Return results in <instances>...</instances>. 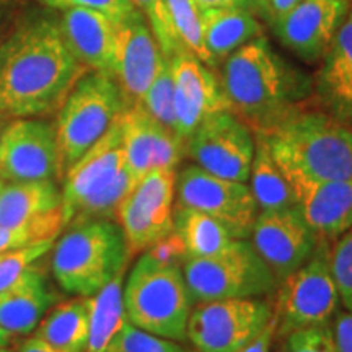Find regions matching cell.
<instances>
[{
    "mask_svg": "<svg viewBox=\"0 0 352 352\" xmlns=\"http://www.w3.org/2000/svg\"><path fill=\"white\" fill-rule=\"evenodd\" d=\"M132 3L147 19L153 32V36H155L158 46H160L162 54L166 57H175L176 54L184 52L175 36L173 30H171L165 0H132Z\"/></svg>",
    "mask_w": 352,
    "mask_h": 352,
    "instance_id": "35",
    "label": "cell"
},
{
    "mask_svg": "<svg viewBox=\"0 0 352 352\" xmlns=\"http://www.w3.org/2000/svg\"><path fill=\"white\" fill-rule=\"evenodd\" d=\"M54 240H44L19 250L0 253V290L12 285L30 266L46 256L52 250Z\"/></svg>",
    "mask_w": 352,
    "mask_h": 352,
    "instance_id": "34",
    "label": "cell"
},
{
    "mask_svg": "<svg viewBox=\"0 0 352 352\" xmlns=\"http://www.w3.org/2000/svg\"><path fill=\"white\" fill-rule=\"evenodd\" d=\"M126 318L135 328L176 342L186 341L192 298L179 264L140 254L122 289Z\"/></svg>",
    "mask_w": 352,
    "mask_h": 352,
    "instance_id": "6",
    "label": "cell"
},
{
    "mask_svg": "<svg viewBox=\"0 0 352 352\" xmlns=\"http://www.w3.org/2000/svg\"><path fill=\"white\" fill-rule=\"evenodd\" d=\"M57 15L65 43L78 63L87 70L111 76L116 21L88 8H69Z\"/></svg>",
    "mask_w": 352,
    "mask_h": 352,
    "instance_id": "23",
    "label": "cell"
},
{
    "mask_svg": "<svg viewBox=\"0 0 352 352\" xmlns=\"http://www.w3.org/2000/svg\"><path fill=\"white\" fill-rule=\"evenodd\" d=\"M331 270L341 303L352 314V230L344 233L331 248Z\"/></svg>",
    "mask_w": 352,
    "mask_h": 352,
    "instance_id": "36",
    "label": "cell"
},
{
    "mask_svg": "<svg viewBox=\"0 0 352 352\" xmlns=\"http://www.w3.org/2000/svg\"><path fill=\"white\" fill-rule=\"evenodd\" d=\"M39 6L60 12L69 8H88L108 15L114 21H120L134 10L132 0H34Z\"/></svg>",
    "mask_w": 352,
    "mask_h": 352,
    "instance_id": "38",
    "label": "cell"
},
{
    "mask_svg": "<svg viewBox=\"0 0 352 352\" xmlns=\"http://www.w3.org/2000/svg\"><path fill=\"white\" fill-rule=\"evenodd\" d=\"M277 336V320L272 315L270 323L266 324V328L258 334L252 342H248L245 347H241L239 352H271L272 341Z\"/></svg>",
    "mask_w": 352,
    "mask_h": 352,
    "instance_id": "41",
    "label": "cell"
},
{
    "mask_svg": "<svg viewBox=\"0 0 352 352\" xmlns=\"http://www.w3.org/2000/svg\"><path fill=\"white\" fill-rule=\"evenodd\" d=\"M3 184H6V182H3V179H2V176H0V189L3 188Z\"/></svg>",
    "mask_w": 352,
    "mask_h": 352,
    "instance_id": "48",
    "label": "cell"
},
{
    "mask_svg": "<svg viewBox=\"0 0 352 352\" xmlns=\"http://www.w3.org/2000/svg\"><path fill=\"white\" fill-rule=\"evenodd\" d=\"M199 10L202 8H240L263 21V0H195Z\"/></svg>",
    "mask_w": 352,
    "mask_h": 352,
    "instance_id": "40",
    "label": "cell"
},
{
    "mask_svg": "<svg viewBox=\"0 0 352 352\" xmlns=\"http://www.w3.org/2000/svg\"><path fill=\"white\" fill-rule=\"evenodd\" d=\"M170 60L175 87L176 134L186 142L206 118L230 109V104L212 67L189 52L176 54Z\"/></svg>",
    "mask_w": 352,
    "mask_h": 352,
    "instance_id": "19",
    "label": "cell"
},
{
    "mask_svg": "<svg viewBox=\"0 0 352 352\" xmlns=\"http://www.w3.org/2000/svg\"><path fill=\"white\" fill-rule=\"evenodd\" d=\"M277 287V336L284 338L297 329L331 323L341 298L331 270L329 241H318L310 259Z\"/></svg>",
    "mask_w": 352,
    "mask_h": 352,
    "instance_id": "9",
    "label": "cell"
},
{
    "mask_svg": "<svg viewBox=\"0 0 352 352\" xmlns=\"http://www.w3.org/2000/svg\"><path fill=\"white\" fill-rule=\"evenodd\" d=\"M162 57L151 25L138 7L116 21L111 76L120 85L127 107L138 104L151 87Z\"/></svg>",
    "mask_w": 352,
    "mask_h": 352,
    "instance_id": "17",
    "label": "cell"
},
{
    "mask_svg": "<svg viewBox=\"0 0 352 352\" xmlns=\"http://www.w3.org/2000/svg\"><path fill=\"white\" fill-rule=\"evenodd\" d=\"M352 0H302L270 25L280 46L305 64L323 59L344 23Z\"/></svg>",
    "mask_w": 352,
    "mask_h": 352,
    "instance_id": "15",
    "label": "cell"
},
{
    "mask_svg": "<svg viewBox=\"0 0 352 352\" xmlns=\"http://www.w3.org/2000/svg\"><path fill=\"white\" fill-rule=\"evenodd\" d=\"M186 155L210 175L248 183L256 151L254 132L230 109L210 114L184 142Z\"/></svg>",
    "mask_w": 352,
    "mask_h": 352,
    "instance_id": "11",
    "label": "cell"
},
{
    "mask_svg": "<svg viewBox=\"0 0 352 352\" xmlns=\"http://www.w3.org/2000/svg\"><path fill=\"white\" fill-rule=\"evenodd\" d=\"M104 352H196L176 342L135 328L129 321L113 338Z\"/></svg>",
    "mask_w": 352,
    "mask_h": 352,
    "instance_id": "33",
    "label": "cell"
},
{
    "mask_svg": "<svg viewBox=\"0 0 352 352\" xmlns=\"http://www.w3.org/2000/svg\"><path fill=\"white\" fill-rule=\"evenodd\" d=\"M250 239L253 248L272 271L277 284L305 264L320 241L296 206L259 212Z\"/></svg>",
    "mask_w": 352,
    "mask_h": 352,
    "instance_id": "16",
    "label": "cell"
},
{
    "mask_svg": "<svg viewBox=\"0 0 352 352\" xmlns=\"http://www.w3.org/2000/svg\"><path fill=\"white\" fill-rule=\"evenodd\" d=\"M51 8H30L0 41V114L10 120L56 113L85 72Z\"/></svg>",
    "mask_w": 352,
    "mask_h": 352,
    "instance_id": "1",
    "label": "cell"
},
{
    "mask_svg": "<svg viewBox=\"0 0 352 352\" xmlns=\"http://www.w3.org/2000/svg\"><path fill=\"white\" fill-rule=\"evenodd\" d=\"M199 16L202 39L212 67L263 34V21L240 8H202Z\"/></svg>",
    "mask_w": 352,
    "mask_h": 352,
    "instance_id": "24",
    "label": "cell"
},
{
    "mask_svg": "<svg viewBox=\"0 0 352 352\" xmlns=\"http://www.w3.org/2000/svg\"><path fill=\"white\" fill-rule=\"evenodd\" d=\"M0 176L3 182L63 178L54 122L12 120L0 138Z\"/></svg>",
    "mask_w": 352,
    "mask_h": 352,
    "instance_id": "14",
    "label": "cell"
},
{
    "mask_svg": "<svg viewBox=\"0 0 352 352\" xmlns=\"http://www.w3.org/2000/svg\"><path fill=\"white\" fill-rule=\"evenodd\" d=\"M121 126L126 165L138 182L151 170H176L186 155L184 140L148 116L139 104L122 113Z\"/></svg>",
    "mask_w": 352,
    "mask_h": 352,
    "instance_id": "20",
    "label": "cell"
},
{
    "mask_svg": "<svg viewBox=\"0 0 352 352\" xmlns=\"http://www.w3.org/2000/svg\"><path fill=\"white\" fill-rule=\"evenodd\" d=\"M272 158L283 171L314 179L352 178V127L320 107L307 104L264 132Z\"/></svg>",
    "mask_w": 352,
    "mask_h": 352,
    "instance_id": "3",
    "label": "cell"
},
{
    "mask_svg": "<svg viewBox=\"0 0 352 352\" xmlns=\"http://www.w3.org/2000/svg\"><path fill=\"white\" fill-rule=\"evenodd\" d=\"M318 107L342 124L352 127V6L314 77Z\"/></svg>",
    "mask_w": 352,
    "mask_h": 352,
    "instance_id": "21",
    "label": "cell"
},
{
    "mask_svg": "<svg viewBox=\"0 0 352 352\" xmlns=\"http://www.w3.org/2000/svg\"><path fill=\"white\" fill-rule=\"evenodd\" d=\"M178 204L191 208L222 223L233 239L246 240L259 210L246 183L210 175L197 165H186L176 175Z\"/></svg>",
    "mask_w": 352,
    "mask_h": 352,
    "instance_id": "12",
    "label": "cell"
},
{
    "mask_svg": "<svg viewBox=\"0 0 352 352\" xmlns=\"http://www.w3.org/2000/svg\"><path fill=\"white\" fill-rule=\"evenodd\" d=\"M39 261L30 266L12 285L0 290V328L10 334L12 340L33 334L57 300Z\"/></svg>",
    "mask_w": 352,
    "mask_h": 352,
    "instance_id": "22",
    "label": "cell"
},
{
    "mask_svg": "<svg viewBox=\"0 0 352 352\" xmlns=\"http://www.w3.org/2000/svg\"><path fill=\"white\" fill-rule=\"evenodd\" d=\"M33 334L56 349L85 352L88 344V297H77L52 307Z\"/></svg>",
    "mask_w": 352,
    "mask_h": 352,
    "instance_id": "26",
    "label": "cell"
},
{
    "mask_svg": "<svg viewBox=\"0 0 352 352\" xmlns=\"http://www.w3.org/2000/svg\"><path fill=\"white\" fill-rule=\"evenodd\" d=\"M124 271L109 280L95 296L88 297V344L85 352H104L127 321L122 300Z\"/></svg>",
    "mask_w": 352,
    "mask_h": 352,
    "instance_id": "27",
    "label": "cell"
},
{
    "mask_svg": "<svg viewBox=\"0 0 352 352\" xmlns=\"http://www.w3.org/2000/svg\"><path fill=\"white\" fill-rule=\"evenodd\" d=\"M64 230L63 209L16 226H0V253L19 250L44 240H56Z\"/></svg>",
    "mask_w": 352,
    "mask_h": 352,
    "instance_id": "31",
    "label": "cell"
},
{
    "mask_svg": "<svg viewBox=\"0 0 352 352\" xmlns=\"http://www.w3.org/2000/svg\"><path fill=\"white\" fill-rule=\"evenodd\" d=\"M63 209V191L54 179L6 182L0 189V226H16Z\"/></svg>",
    "mask_w": 352,
    "mask_h": 352,
    "instance_id": "25",
    "label": "cell"
},
{
    "mask_svg": "<svg viewBox=\"0 0 352 352\" xmlns=\"http://www.w3.org/2000/svg\"><path fill=\"white\" fill-rule=\"evenodd\" d=\"M7 6H8V0H0V26H2V20L3 16H6Z\"/></svg>",
    "mask_w": 352,
    "mask_h": 352,
    "instance_id": "46",
    "label": "cell"
},
{
    "mask_svg": "<svg viewBox=\"0 0 352 352\" xmlns=\"http://www.w3.org/2000/svg\"><path fill=\"white\" fill-rule=\"evenodd\" d=\"M173 232L183 243L188 259L212 256L235 240L215 219L179 204L173 208Z\"/></svg>",
    "mask_w": 352,
    "mask_h": 352,
    "instance_id": "28",
    "label": "cell"
},
{
    "mask_svg": "<svg viewBox=\"0 0 352 352\" xmlns=\"http://www.w3.org/2000/svg\"><path fill=\"white\" fill-rule=\"evenodd\" d=\"M296 197V208L320 241L341 239L352 228V178L314 179L283 171Z\"/></svg>",
    "mask_w": 352,
    "mask_h": 352,
    "instance_id": "18",
    "label": "cell"
},
{
    "mask_svg": "<svg viewBox=\"0 0 352 352\" xmlns=\"http://www.w3.org/2000/svg\"><path fill=\"white\" fill-rule=\"evenodd\" d=\"M13 352H64V351L56 349V347H52L51 344H47V342L39 340V338L34 336V334H30V336H26L25 340L20 342L19 347H16Z\"/></svg>",
    "mask_w": 352,
    "mask_h": 352,
    "instance_id": "43",
    "label": "cell"
},
{
    "mask_svg": "<svg viewBox=\"0 0 352 352\" xmlns=\"http://www.w3.org/2000/svg\"><path fill=\"white\" fill-rule=\"evenodd\" d=\"M0 352H13L10 349V346H0Z\"/></svg>",
    "mask_w": 352,
    "mask_h": 352,
    "instance_id": "47",
    "label": "cell"
},
{
    "mask_svg": "<svg viewBox=\"0 0 352 352\" xmlns=\"http://www.w3.org/2000/svg\"><path fill=\"white\" fill-rule=\"evenodd\" d=\"M63 179L64 228L80 220H116L118 208L138 183L126 165L121 118L65 171Z\"/></svg>",
    "mask_w": 352,
    "mask_h": 352,
    "instance_id": "4",
    "label": "cell"
},
{
    "mask_svg": "<svg viewBox=\"0 0 352 352\" xmlns=\"http://www.w3.org/2000/svg\"><path fill=\"white\" fill-rule=\"evenodd\" d=\"M274 308L261 298L199 302L188 320L186 340L196 352H239L270 323Z\"/></svg>",
    "mask_w": 352,
    "mask_h": 352,
    "instance_id": "10",
    "label": "cell"
},
{
    "mask_svg": "<svg viewBox=\"0 0 352 352\" xmlns=\"http://www.w3.org/2000/svg\"><path fill=\"white\" fill-rule=\"evenodd\" d=\"M220 83L230 109L253 132H264L310 104L314 77L289 63L264 34L220 64Z\"/></svg>",
    "mask_w": 352,
    "mask_h": 352,
    "instance_id": "2",
    "label": "cell"
},
{
    "mask_svg": "<svg viewBox=\"0 0 352 352\" xmlns=\"http://www.w3.org/2000/svg\"><path fill=\"white\" fill-rule=\"evenodd\" d=\"M333 334L338 352H352V314L341 311L334 316Z\"/></svg>",
    "mask_w": 352,
    "mask_h": 352,
    "instance_id": "39",
    "label": "cell"
},
{
    "mask_svg": "<svg viewBox=\"0 0 352 352\" xmlns=\"http://www.w3.org/2000/svg\"><path fill=\"white\" fill-rule=\"evenodd\" d=\"M138 104L157 122L176 132L175 87L170 57H162L160 67H158L151 87L147 88Z\"/></svg>",
    "mask_w": 352,
    "mask_h": 352,
    "instance_id": "32",
    "label": "cell"
},
{
    "mask_svg": "<svg viewBox=\"0 0 352 352\" xmlns=\"http://www.w3.org/2000/svg\"><path fill=\"white\" fill-rule=\"evenodd\" d=\"M129 108L113 76L85 70L57 109L56 135L60 173L67 171Z\"/></svg>",
    "mask_w": 352,
    "mask_h": 352,
    "instance_id": "7",
    "label": "cell"
},
{
    "mask_svg": "<svg viewBox=\"0 0 352 352\" xmlns=\"http://www.w3.org/2000/svg\"><path fill=\"white\" fill-rule=\"evenodd\" d=\"M165 6L171 30L182 50L212 67L208 51H206L204 39H202L199 8L195 0H165Z\"/></svg>",
    "mask_w": 352,
    "mask_h": 352,
    "instance_id": "30",
    "label": "cell"
},
{
    "mask_svg": "<svg viewBox=\"0 0 352 352\" xmlns=\"http://www.w3.org/2000/svg\"><path fill=\"white\" fill-rule=\"evenodd\" d=\"M10 342H12L10 334L6 333L2 328H0V346H10Z\"/></svg>",
    "mask_w": 352,
    "mask_h": 352,
    "instance_id": "44",
    "label": "cell"
},
{
    "mask_svg": "<svg viewBox=\"0 0 352 352\" xmlns=\"http://www.w3.org/2000/svg\"><path fill=\"white\" fill-rule=\"evenodd\" d=\"M183 274L192 302L261 298L277 290V280L252 241L235 239L208 258L186 259Z\"/></svg>",
    "mask_w": 352,
    "mask_h": 352,
    "instance_id": "8",
    "label": "cell"
},
{
    "mask_svg": "<svg viewBox=\"0 0 352 352\" xmlns=\"http://www.w3.org/2000/svg\"><path fill=\"white\" fill-rule=\"evenodd\" d=\"M175 184L176 170H151L122 199L116 222L129 253L145 252L173 232Z\"/></svg>",
    "mask_w": 352,
    "mask_h": 352,
    "instance_id": "13",
    "label": "cell"
},
{
    "mask_svg": "<svg viewBox=\"0 0 352 352\" xmlns=\"http://www.w3.org/2000/svg\"><path fill=\"white\" fill-rule=\"evenodd\" d=\"M351 230H352V228H351Z\"/></svg>",
    "mask_w": 352,
    "mask_h": 352,
    "instance_id": "49",
    "label": "cell"
},
{
    "mask_svg": "<svg viewBox=\"0 0 352 352\" xmlns=\"http://www.w3.org/2000/svg\"><path fill=\"white\" fill-rule=\"evenodd\" d=\"M129 246L120 223L109 219L70 222L52 245L51 270L64 292L91 297L126 270Z\"/></svg>",
    "mask_w": 352,
    "mask_h": 352,
    "instance_id": "5",
    "label": "cell"
},
{
    "mask_svg": "<svg viewBox=\"0 0 352 352\" xmlns=\"http://www.w3.org/2000/svg\"><path fill=\"white\" fill-rule=\"evenodd\" d=\"M10 118H7L6 114H0V138H2V134H3V131L7 129V126L10 124Z\"/></svg>",
    "mask_w": 352,
    "mask_h": 352,
    "instance_id": "45",
    "label": "cell"
},
{
    "mask_svg": "<svg viewBox=\"0 0 352 352\" xmlns=\"http://www.w3.org/2000/svg\"><path fill=\"white\" fill-rule=\"evenodd\" d=\"M254 139H256V151H254L248 182L258 210L272 212V210L292 208L296 206V197L287 178L272 158L266 140L259 134H254Z\"/></svg>",
    "mask_w": 352,
    "mask_h": 352,
    "instance_id": "29",
    "label": "cell"
},
{
    "mask_svg": "<svg viewBox=\"0 0 352 352\" xmlns=\"http://www.w3.org/2000/svg\"><path fill=\"white\" fill-rule=\"evenodd\" d=\"M280 352H338L331 324L303 328L284 336Z\"/></svg>",
    "mask_w": 352,
    "mask_h": 352,
    "instance_id": "37",
    "label": "cell"
},
{
    "mask_svg": "<svg viewBox=\"0 0 352 352\" xmlns=\"http://www.w3.org/2000/svg\"><path fill=\"white\" fill-rule=\"evenodd\" d=\"M298 2L302 0H263V21H266L267 25L274 23Z\"/></svg>",
    "mask_w": 352,
    "mask_h": 352,
    "instance_id": "42",
    "label": "cell"
}]
</instances>
